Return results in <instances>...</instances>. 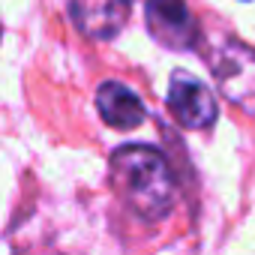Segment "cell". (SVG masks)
Masks as SVG:
<instances>
[{
	"mask_svg": "<svg viewBox=\"0 0 255 255\" xmlns=\"http://www.w3.org/2000/svg\"><path fill=\"white\" fill-rule=\"evenodd\" d=\"M210 69L222 96L255 114V51L237 42H222L210 57Z\"/></svg>",
	"mask_w": 255,
	"mask_h": 255,
	"instance_id": "obj_2",
	"label": "cell"
},
{
	"mask_svg": "<svg viewBox=\"0 0 255 255\" xmlns=\"http://www.w3.org/2000/svg\"><path fill=\"white\" fill-rule=\"evenodd\" d=\"M0 39H3V30H0Z\"/></svg>",
	"mask_w": 255,
	"mask_h": 255,
	"instance_id": "obj_7",
	"label": "cell"
},
{
	"mask_svg": "<svg viewBox=\"0 0 255 255\" xmlns=\"http://www.w3.org/2000/svg\"><path fill=\"white\" fill-rule=\"evenodd\" d=\"M132 0H69L75 27L90 39H114L129 21Z\"/></svg>",
	"mask_w": 255,
	"mask_h": 255,
	"instance_id": "obj_5",
	"label": "cell"
},
{
	"mask_svg": "<svg viewBox=\"0 0 255 255\" xmlns=\"http://www.w3.org/2000/svg\"><path fill=\"white\" fill-rule=\"evenodd\" d=\"M96 111H99V117L108 126H114V129H135V126L144 123V114H147V108L138 99V93L129 90L126 84H120V81L99 84V90H96Z\"/></svg>",
	"mask_w": 255,
	"mask_h": 255,
	"instance_id": "obj_6",
	"label": "cell"
},
{
	"mask_svg": "<svg viewBox=\"0 0 255 255\" xmlns=\"http://www.w3.org/2000/svg\"><path fill=\"white\" fill-rule=\"evenodd\" d=\"M168 111L186 129H207L216 120V99L198 78L177 69L168 81Z\"/></svg>",
	"mask_w": 255,
	"mask_h": 255,
	"instance_id": "obj_4",
	"label": "cell"
},
{
	"mask_svg": "<svg viewBox=\"0 0 255 255\" xmlns=\"http://www.w3.org/2000/svg\"><path fill=\"white\" fill-rule=\"evenodd\" d=\"M150 36L168 51H192L198 45V21L186 0H147L144 6Z\"/></svg>",
	"mask_w": 255,
	"mask_h": 255,
	"instance_id": "obj_3",
	"label": "cell"
},
{
	"mask_svg": "<svg viewBox=\"0 0 255 255\" xmlns=\"http://www.w3.org/2000/svg\"><path fill=\"white\" fill-rule=\"evenodd\" d=\"M111 186L141 219H165L174 207V174L168 159L147 144H123L108 162Z\"/></svg>",
	"mask_w": 255,
	"mask_h": 255,
	"instance_id": "obj_1",
	"label": "cell"
}]
</instances>
